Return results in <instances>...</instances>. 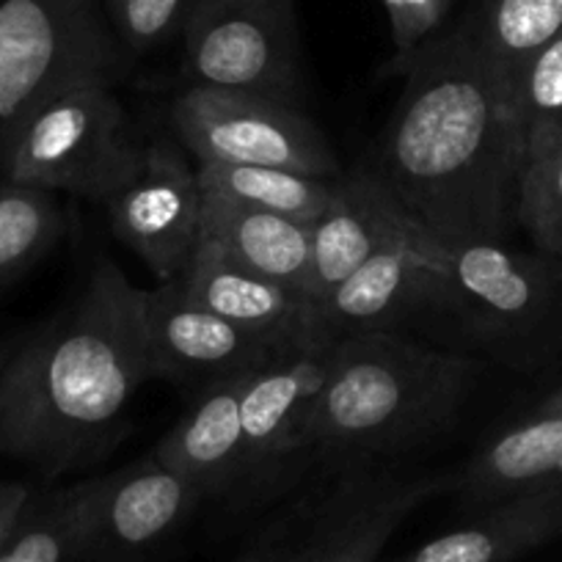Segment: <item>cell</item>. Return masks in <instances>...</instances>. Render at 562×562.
Masks as SVG:
<instances>
[{
  "label": "cell",
  "instance_id": "obj_4",
  "mask_svg": "<svg viewBox=\"0 0 562 562\" xmlns=\"http://www.w3.org/2000/svg\"><path fill=\"white\" fill-rule=\"evenodd\" d=\"M127 67L102 0H0V153L47 100Z\"/></svg>",
  "mask_w": 562,
  "mask_h": 562
},
{
  "label": "cell",
  "instance_id": "obj_29",
  "mask_svg": "<svg viewBox=\"0 0 562 562\" xmlns=\"http://www.w3.org/2000/svg\"><path fill=\"white\" fill-rule=\"evenodd\" d=\"M31 502V488L25 483H12V480H0V546L7 543L12 535L14 524L23 516L25 505Z\"/></svg>",
  "mask_w": 562,
  "mask_h": 562
},
{
  "label": "cell",
  "instance_id": "obj_3",
  "mask_svg": "<svg viewBox=\"0 0 562 562\" xmlns=\"http://www.w3.org/2000/svg\"><path fill=\"white\" fill-rule=\"evenodd\" d=\"M474 378L469 356L397 331L337 337L312 411V452L375 458L414 450L461 416Z\"/></svg>",
  "mask_w": 562,
  "mask_h": 562
},
{
  "label": "cell",
  "instance_id": "obj_17",
  "mask_svg": "<svg viewBox=\"0 0 562 562\" xmlns=\"http://www.w3.org/2000/svg\"><path fill=\"white\" fill-rule=\"evenodd\" d=\"M243 375L199 389L188 414L160 439L155 456L191 480L204 499L246 488V441H243Z\"/></svg>",
  "mask_w": 562,
  "mask_h": 562
},
{
  "label": "cell",
  "instance_id": "obj_16",
  "mask_svg": "<svg viewBox=\"0 0 562 562\" xmlns=\"http://www.w3.org/2000/svg\"><path fill=\"white\" fill-rule=\"evenodd\" d=\"M416 224L375 169L345 171L331 204L312 224V295L317 304L334 293L389 240Z\"/></svg>",
  "mask_w": 562,
  "mask_h": 562
},
{
  "label": "cell",
  "instance_id": "obj_13",
  "mask_svg": "<svg viewBox=\"0 0 562 562\" xmlns=\"http://www.w3.org/2000/svg\"><path fill=\"white\" fill-rule=\"evenodd\" d=\"M331 345L284 353L246 378L240 394L243 441H246L243 491L259 494L268 485H276L299 461V456L312 452V411L326 378Z\"/></svg>",
  "mask_w": 562,
  "mask_h": 562
},
{
  "label": "cell",
  "instance_id": "obj_2",
  "mask_svg": "<svg viewBox=\"0 0 562 562\" xmlns=\"http://www.w3.org/2000/svg\"><path fill=\"white\" fill-rule=\"evenodd\" d=\"M147 381V290L100 259L67 310L9 348L0 452L50 477L91 467L122 441L130 403Z\"/></svg>",
  "mask_w": 562,
  "mask_h": 562
},
{
  "label": "cell",
  "instance_id": "obj_6",
  "mask_svg": "<svg viewBox=\"0 0 562 562\" xmlns=\"http://www.w3.org/2000/svg\"><path fill=\"white\" fill-rule=\"evenodd\" d=\"M445 301L472 337L510 359H535L562 326V273L543 254L505 240L445 243Z\"/></svg>",
  "mask_w": 562,
  "mask_h": 562
},
{
  "label": "cell",
  "instance_id": "obj_22",
  "mask_svg": "<svg viewBox=\"0 0 562 562\" xmlns=\"http://www.w3.org/2000/svg\"><path fill=\"white\" fill-rule=\"evenodd\" d=\"M97 480L31 496L23 516L14 524L7 543L0 546V562H72L86 560L94 518Z\"/></svg>",
  "mask_w": 562,
  "mask_h": 562
},
{
  "label": "cell",
  "instance_id": "obj_7",
  "mask_svg": "<svg viewBox=\"0 0 562 562\" xmlns=\"http://www.w3.org/2000/svg\"><path fill=\"white\" fill-rule=\"evenodd\" d=\"M171 130L196 164L270 166L339 180L323 130L293 102L254 91L186 86L169 105Z\"/></svg>",
  "mask_w": 562,
  "mask_h": 562
},
{
  "label": "cell",
  "instance_id": "obj_23",
  "mask_svg": "<svg viewBox=\"0 0 562 562\" xmlns=\"http://www.w3.org/2000/svg\"><path fill=\"white\" fill-rule=\"evenodd\" d=\"M202 186L218 191L237 202L288 215V218L315 224L337 193L339 180L299 175L290 169H270V166H221L196 164Z\"/></svg>",
  "mask_w": 562,
  "mask_h": 562
},
{
  "label": "cell",
  "instance_id": "obj_15",
  "mask_svg": "<svg viewBox=\"0 0 562 562\" xmlns=\"http://www.w3.org/2000/svg\"><path fill=\"white\" fill-rule=\"evenodd\" d=\"M204 494L155 452L97 480L89 557L130 560L177 532Z\"/></svg>",
  "mask_w": 562,
  "mask_h": 562
},
{
  "label": "cell",
  "instance_id": "obj_18",
  "mask_svg": "<svg viewBox=\"0 0 562 562\" xmlns=\"http://www.w3.org/2000/svg\"><path fill=\"white\" fill-rule=\"evenodd\" d=\"M204 188V186H202ZM202 240L251 273L312 295V226L204 188Z\"/></svg>",
  "mask_w": 562,
  "mask_h": 562
},
{
  "label": "cell",
  "instance_id": "obj_14",
  "mask_svg": "<svg viewBox=\"0 0 562 562\" xmlns=\"http://www.w3.org/2000/svg\"><path fill=\"white\" fill-rule=\"evenodd\" d=\"M180 281L204 310L257 334L284 353L328 348L337 339L315 299L240 268L207 240L199 243Z\"/></svg>",
  "mask_w": 562,
  "mask_h": 562
},
{
  "label": "cell",
  "instance_id": "obj_12",
  "mask_svg": "<svg viewBox=\"0 0 562 562\" xmlns=\"http://www.w3.org/2000/svg\"><path fill=\"white\" fill-rule=\"evenodd\" d=\"M445 243L414 226L372 254L323 301V315L337 337L394 331L416 312H441Z\"/></svg>",
  "mask_w": 562,
  "mask_h": 562
},
{
  "label": "cell",
  "instance_id": "obj_1",
  "mask_svg": "<svg viewBox=\"0 0 562 562\" xmlns=\"http://www.w3.org/2000/svg\"><path fill=\"white\" fill-rule=\"evenodd\" d=\"M403 91L372 169L441 243L505 240L527 160L505 86L461 29L394 56Z\"/></svg>",
  "mask_w": 562,
  "mask_h": 562
},
{
  "label": "cell",
  "instance_id": "obj_11",
  "mask_svg": "<svg viewBox=\"0 0 562 562\" xmlns=\"http://www.w3.org/2000/svg\"><path fill=\"white\" fill-rule=\"evenodd\" d=\"M147 350L153 378L204 389L284 356L257 334L204 310L171 279L147 290Z\"/></svg>",
  "mask_w": 562,
  "mask_h": 562
},
{
  "label": "cell",
  "instance_id": "obj_21",
  "mask_svg": "<svg viewBox=\"0 0 562 562\" xmlns=\"http://www.w3.org/2000/svg\"><path fill=\"white\" fill-rule=\"evenodd\" d=\"M458 29L494 69L510 100L518 72L562 34V0H469Z\"/></svg>",
  "mask_w": 562,
  "mask_h": 562
},
{
  "label": "cell",
  "instance_id": "obj_8",
  "mask_svg": "<svg viewBox=\"0 0 562 562\" xmlns=\"http://www.w3.org/2000/svg\"><path fill=\"white\" fill-rule=\"evenodd\" d=\"M180 42L188 86L301 102L304 56L295 0H191Z\"/></svg>",
  "mask_w": 562,
  "mask_h": 562
},
{
  "label": "cell",
  "instance_id": "obj_9",
  "mask_svg": "<svg viewBox=\"0 0 562 562\" xmlns=\"http://www.w3.org/2000/svg\"><path fill=\"white\" fill-rule=\"evenodd\" d=\"M108 221L155 279H180L202 243L204 188L196 166L171 140L144 147L135 175L108 199Z\"/></svg>",
  "mask_w": 562,
  "mask_h": 562
},
{
  "label": "cell",
  "instance_id": "obj_25",
  "mask_svg": "<svg viewBox=\"0 0 562 562\" xmlns=\"http://www.w3.org/2000/svg\"><path fill=\"white\" fill-rule=\"evenodd\" d=\"M518 226L527 229L538 254L551 259L562 273V133L527 147Z\"/></svg>",
  "mask_w": 562,
  "mask_h": 562
},
{
  "label": "cell",
  "instance_id": "obj_24",
  "mask_svg": "<svg viewBox=\"0 0 562 562\" xmlns=\"http://www.w3.org/2000/svg\"><path fill=\"white\" fill-rule=\"evenodd\" d=\"M64 232V215L47 191L25 186L0 188V284L45 257Z\"/></svg>",
  "mask_w": 562,
  "mask_h": 562
},
{
  "label": "cell",
  "instance_id": "obj_30",
  "mask_svg": "<svg viewBox=\"0 0 562 562\" xmlns=\"http://www.w3.org/2000/svg\"><path fill=\"white\" fill-rule=\"evenodd\" d=\"M9 359V348H0V378H3V367H7Z\"/></svg>",
  "mask_w": 562,
  "mask_h": 562
},
{
  "label": "cell",
  "instance_id": "obj_5",
  "mask_svg": "<svg viewBox=\"0 0 562 562\" xmlns=\"http://www.w3.org/2000/svg\"><path fill=\"white\" fill-rule=\"evenodd\" d=\"M140 155L113 86L86 83L20 124L0 153V171L9 186L108 202L135 175Z\"/></svg>",
  "mask_w": 562,
  "mask_h": 562
},
{
  "label": "cell",
  "instance_id": "obj_28",
  "mask_svg": "<svg viewBox=\"0 0 562 562\" xmlns=\"http://www.w3.org/2000/svg\"><path fill=\"white\" fill-rule=\"evenodd\" d=\"M394 40V56L416 50L445 31L452 0H381Z\"/></svg>",
  "mask_w": 562,
  "mask_h": 562
},
{
  "label": "cell",
  "instance_id": "obj_27",
  "mask_svg": "<svg viewBox=\"0 0 562 562\" xmlns=\"http://www.w3.org/2000/svg\"><path fill=\"white\" fill-rule=\"evenodd\" d=\"M191 0H102L105 18L130 61L180 40Z\"/></svg>",
  "mask_w": 562,
  "mask_h": 562
},
{
  "label": "cell",
  "instance_id": "obj_10",
  "mask_svg": "<svg viewBox=\"0 0 562 562\" xmlns=\"http://www.w3.org/2000/svg\"><path fill=\"white\" fill-rule=\"evenodd\" d=\"M452 485L450 474H361L339 485L299 543L257 562H378L400 524Z\"/></svg>",
  "mask_w": 562,
  "mask_h": 562
},
{
  "label": "cell",
  "instance_id": "obj_20",
  "mask_svg": "<svg viewBox=\"0 0 562 562\" xmlns=\"http://www.w3.org/2000/svg\"><path fill=\"white\" fill-rule=\"evenodd\" d=\"M562 472V383L477 450L458 480L469 505H494Z\"/></svg>",
  "mask_w": 562,
  "mask_h": 562
},
{
  "label": "cell",
  "instance_id": "obj_26",
  "mask_svg": "<svg viewBox=\"0 0 562 562\" xmlns=\"http://www.w3.org/2000/svg\"><path fill=\"white\" fill-rule=\"evenodd\" d=\"M510 108L527 147L562 133V34L513 80Z\"/></svg>",
  "mask_w": 562,
  "mask_h": 562
},
{
  "label": "cell",
  "instance_id": "obj_19",
  "mask_svg": "<svg viewBox=\"0 0 562 562\" xmlns=\"http://www.w3.org/2000/svg\"><path fill=\"white\" fill-rule=\"evenodd\" d=\"M562 535V480L485 505L477 518L394 562H513Z\"/></svg>",
  "mask_w": 562,
  "mask_h": 562
}]
</instances>
